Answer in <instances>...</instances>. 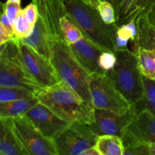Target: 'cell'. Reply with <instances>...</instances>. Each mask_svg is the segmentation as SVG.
I'll use <instances>...</instances> for the list:
<instances>
[{"label": "cell", "instance_id": "obj_1", "mask_svg": "<svg viewBox=\"0 0 155 155\" xmlns=\"http://www.w3.org/2000/svg\"><path fill=\"white\" fill-rule=\"evenodd\" d=\"M42 18L49 42L52 64L61 81L74 89L81 98L92 102L88 77L90 73L79 62L65 39L60 18L67 12L62 0H33Z\"/></svg>", "mask_w": 155, "mask_h": 155}, {"label": "cell", "instance_id": "obj_2", "mask_svg": "<svg viewBox=\"0 0 155 155\" xmlns=\"http://www.w3.org/2000/svg\"><path fill=\"white\" fill-rule=\"evenodd\" d=\"M39 102L68 122H95V107L62 81L35 92Z\"/></svg>", "mask_w": 155, "mask_h": 155}, {"label": "cell", "instance_id": "obj_3", "mask_svg": "<svg viewBox=\"0 0 155 155\" xmlns=\"http://www.w3.org/2000/svg\"><path fill=\"white\" fill-rule=\"evenodd\" d=\"M68 15L78 26L86 38L103 50L115 53L114 39L115 24H106L101 19L98 8L82 0H62Z\"/></svg>", "mask_w": 155, "mask_h": 155}, {"label": "cell", "instance_id": "obj_4", "mask_svg": "<svg viewBox=\"0 0 155 155\" xmlns=\"http://www.w3.org/2000/svg\"><path fill=\"white\" fill-rule=\"evenodd\" d=\"M0 56L19 63L42 87L61 81L49 59L39 54L21 39L0 45Z\"/></svg>", "mask_w": 155, "mask_h": 155}, {"label": "cell", "instance_id": "obj_5", "mask_svg": "<svg viewBox=\"0 0 155 155\" xmlns=\"http://www.w3.org/2000/svg\"><path fill=\"white\" fill-rule=\"evenodd\" d=\"M115 54L116 64L107 74L117 89L133 104L144 93L143 76L139 70L138 57L130 50L117 51Z\"/></svg>", "mask_w": 155, "mask_h": 155}, {"label": "cell", "instance_id": "obj_6", "mask_svg": "<svg viewBox=\"0 0 155 155\" xmlns=\"http://www.w3.org/2000/svg\"><path fill=\"white\" fill-rule=\"evenodd\" d=\"M92 102L95 109L126 114L133 104L117 89L107 74L92 73L88 77Z\"/></svg>", "mask_w": 155, "mask_h": 155}, {"label": "cell", "instance_id": "obj_7", "mask_svg": "<svg viewBox=\"0 0 155 155\" xmlns=\"http://www.w3.org/2000/svg\"><path fill=\"white\" fill-rule=\"evenodd\" d=\"M98 136L88 124L73 122L54 139L58 155H82L95 146Z\"/></svg>", "mask_w": 155, "mask_h": 155}, {"label": "cell", "instance_id": "obj_8", "mask_svg": "<svg viewBox=\"0 0 155 155\" xmlns=\"http://www.w3.org/2000/svg\"><path fill=\"white\" fill-rule=\"evenodd\" d=\"M14 131L29 155H58L54 141L44 136L27 116L12 118Z\"/></svg>", "mask_w": 155, "mask_h": 155}, {"label": "cell", "instance_id": "obj_9", "mask_svg": "<svg viewBox=\"0 0 155 155\" xmlns=\"http://www.w3.org/2000/svg\"><path fill=\"white\" fill-rule=\"evenodd\" d=\"M138 114L133 105L124 114L95 108V122L89 125L98 136L114 135L121 137L124 130L133 122Z\"/></svg>", "mask_w": 155, "mask_h": 155}, {"label": "cell", "instance_id": "obj_10", "mask_svg": "<svg viewBox=\"0 0 155 155\" xmlns=\"http://www.w3.org/2000/svg\"><path fill=\"white\" fill-rule=\"evenodd\" d=\"M25 116L44 136L53 141L72 124L60 118L40 102H38L30 109Z\"/></svg>", "mask_w": 155, "mask_h": 155}, {"label": "cell", "instance_id": "obj_11", "mask_svg": "<svg viewBox=\"0 0 155 155\" xmlns=\"http://www.w3.org/2000/svg\"><path fill=\"white\" fill-rule=\"evenodd\" d=\"M0 86H15L35 93L42 86L15 61L0 57Z\"/></svg>", "mask_w": 155, "mask_h": 155}, {"label": "cell", "instance_id": "obj_12", "mask_svg": "<svg viewBox=\"0 0 155 155\" xmlns=\"http://www.w3.org/2000/svg\"><path fill=\"white\" fill-rule=\"evenodd\" d=\"M71 50L77 60L88 72L102 73L98 66V60L104 51L86 36L74 43L70 44Z\"/></svg>", "mask_w": 155, "mask_h": 155}, {"label": "cell", "instance_id": "obj_13", "mask_svg": "<svg viewBox=\"0 0 155 155\" xmlns=\"http://www.w3.org/2000/svg\"><path fill=\"white\" fill-rule=\"evenodd\" d=\"M0 155H29L14 131L12 118H0Z\"/></svg>", "mask_w": 155, "mask_h": 155}, {"label": "cell", "instance_id": "obj_14", "mask_svg": "<svg viewBox=\"0 0 155 155\" xmlns=\"http://www.w3.org/2000/svg\"><path fill=\"white\" fill-rule=\"evenodd\" d=\"M127 129L142 142L155 143V114L149 110L138 114Z\"/></svg>", "mask_w": 155, "mask_h": 155}, {"label": "cell", "instance_id": "obj_15", "mask_svg": "<svg viewBox=\"0 0 155 155\" xmlns=\"http://www.w3.org/2000/svg\"><path fill=\"white\" fill-rule=\"evenodd\" d=\"M154 4L155 0H120L116 12L115 25L119 27L146 14Z\"/></svg>", "mask_w": 155, "mask_h": 155}, {"label": "cell", "instance_id": "obj_16", "mask_svg": "<svg viewBox=\"0 0 155 155\" xmlns=\"http://www.w3.org/2000/svg\"><path fill=\"white\" fill-rule=\"evenodd\" d=\"M137 24V38L136 42L131 43V49L137 55L139 48L154 51L155 49V27L150 24L146 14L140 15L136 18Z\"/></svg>", "mask_w": 155, "mask_h": 155}, {"label": "cell", "instance_id": "obj_17", "mask_svg": "<svg viewBox=\"0 0 155 155\" xmlns=\"http://www.w3.org/2000/svg\"><path fill=\"white\" fill-rule=\"evenodd\" d=\"M21 40L39 54L50 60L51 51L49 42L47 36L46 29L39 15L37 21L33 27V30L31 34L27 37L21 39Z\"/></svg>", "mask_w": 155, "mask_h": 155}, {"label": "cell", "instance_id": "obj_18", "mask_svg": "<svg viewBox=\"0 0 155 155\" xmlns=\"http://www.w3.org/2000/svg\"><path fill=\"white\" fill-rule=\"evenodd\" d=\"M39 102L36 96L15 101L0 102V118H14L24 116Z\"/></svg>", "mask_w": 155, "mask_h": 155}, {"label": "cell", "instance_id": "obj_19", "mask_svg": "<svg viewBox=\"0 0 155 155\" xmlns=\"http://www.w3.org/2000/svg\"><path fill=\"white\" fill-rule=\"evenodd\" d=\"M95 146L100 155H124V154L123 140L118 136H98Z\"/></svg>", "mask_w": 155, "mask_h": 155}, {"label": "cell", "instance_id": "obj_20", "mask_svg": "<svg viewBox=\"0 0 155 155\" xmlns=\"http://www.w3.org/2000/svg\"><path fill=\"white\" fill-rule=\"evenodd\" d=\"M143 95L133 105L139 113L144 110H149L155 114V80L143 77Z\"/></svg>", "mask_w": 155, "mask_h": 155}, {"label": "cell", "instance_id": "obj_21", "mask_svg": "<svg viewBox=\"0 0 155 155\" xmlns=\"http://www.w3.org/2000/svg\"><path fill=\"white\" fill-rule=\"evenodd\" d=\"M121 139L124 147V155H149L148 143L138 139L127 128L124 130Z\"/></svg>", "mask_w": 155, "mask_h": 155}, {"label": "cell", "instance_id": "obj_22", "mask_svg": "<svg viewBox=\"0 0 155 155\" xmlns=\"http://www.w3.org/2000/svg\"><path fill=\"white\" fill-rule=\"evenodd\" d=\"M140 72L143 77L155 80V53L151 50L139 48L137 54Z\"/></svg>", "mask_w": 155, "mask_h": 155}, {"label": "cell", "instance_id": "obj_23", "mask_svg": "<svg viewBox=\"0 0 155 155\" xmlns=\"http://www.w3.org/2000/svg\"><path fill=\"white\" fill-rule=\"evenodd\" d=\"M60 24L64 36L69 45L77 42L85 36L78 26L68 16V12L61 17Z\"/></svg>", "mask_w": 155, "mask_h": 155}, {"label": "cell", "instance_id": "obj_24", "mask_svg": "<svg viewBox=\"0 0 155 155\" xmlns=\"http://www.w3.org/2000/svg\"><path fill=\"white\" fill-rule=\"evenodd\" d=\"M34 92L29 89L15 86H0V102L15 101L34 97Z\"/></svg>", "mask_w": 155, "mask_h": 155}, {"label": "cell", "instance_id": "obj_25", "mask_svg": "<svg viewBox=\"0 0 155 155\" xmlns=\"http://www.w3.org/2000/svg\"><path fill=\"white\" fill-rule=\"evenodd\" d=\"M33 27L34 26H32L26 18L24 9H21L13 24L14 33L16 39H24L30 36L33 32Z\"/></svg>", "mask_w": 155, "mask_h": 155}, {"label": "cell", "instance_id": "obj_26", "mask_svg": "<svg viewBox=\"0 0 155 155\" xmlns=\"http://www.w3.org/2000/svg\"><path fill=\"white\" fill-rule=\"evenodd\" d=\"M98 10L101 19L106 24H115L117 18L113 5L108 2L100 1L98 5Z\"/></svg>", "mask_w": 155, "mask_h": 155}, {"label": "cell", "instance_id": "obj_27", "mask_svg": "<svg viewBox=\"0 0 155 155\" xmlns=\"http://www.w3.org/2000/svg\"><path fill=\"white\" fill-rule=\"evenodd\" d=\"M116 61L117 57L114 52L104 51L99 57L98 66L103 74H107L114 67Z\"/></svg>", "mask_w": 155, "mask_h": 155}, {"label": "cell", "instance_id": "obj_28", "mask_svg": "<svg viewBox=\"0 0 155 155\" xmlns=\"http://www.w3.org/2000/svg\"><path fill=\"white\" fill-rule=\"evenodd\" d=\"M2 12L7 15L9 21L13 26L17 16L21 9V2L7 1L5 3H2Z\"/></svg>", "mask_w": 155, "mask_h": 155}, {"label": "cell", "instance_id": "obj_29", "mask_svg": "<svg viewBox=\"0 0 155 155\" xmlns=\"http://www.w3.org/2000/svg\"><path fill=\"white\" fill-rule=\"evenodd\" d=\"M24 12L28 22L32 26H34L39 18V10L36 5L32 2L24 9Z\"/></svg>", "mask_w": 155, "mask_h": 155}, {"label": "cell", "instance_id": "obj_30", "mask_svg": "<svg viewBox=\"0 0 155 155\" xmlns=\"http://www.w3.org/2000/svg\"><path fill=\"white\" fill-rule=\"evenodd\" d=\"M130 40H125L116 35V32L114 34V42L115 47V52L117 51H126V50H130L128 48V43Z\"/></svg>", "mask_w": 155, "mask_h": 155}, {"label": "cell", "instance_id": "obj_31", "mask_svg": "<svg viewBox=\"0 0 155 155\" xmlns=\"http://www.w3.org/2000/svg\"><path fill=\"white\" fill-rule=\"evenodd\" d=\"M146 16L150 24L155 27V4L153 5L149 10L146 12Z\"/></svg>", "mask_w": 155, "mask_h": 155}, {"label": "cell", "instance_id": "obj_32", "mask_svg": "<svg viewBox=\"0 0 155 155\" xmlns=\"http://www.w3.org/2000/svg\"><path fill=\"white\" fill-rule=\"evenodd\" d=\"M82 155H100L99 152L98 151V150L96 149L95 146L92 147V148H89L86 151H85L83 153Z\"/></svg>", "mask_w": 155, "mask_h": 155}, {"label": "cell", "instance_id": "obj_33", "mask_svg": "<svg viewBox=\"0 0 155 155\" xmlns=\"http://www.w3.org/2000/svg\"><path fill=\"white\" fill-rule=\"evenodd\" d=\"M83 2H86V4L92 6V7L98 8V5L99 4L100 0H82Z\"/></svg>", "mask_w": 155, "mask_h": 155}, {"label": "cell", "instance_id": "obj_34", "mask_svg": "<svg viewBox=\"0 0 155 155\" xmlns=\"http://www.w3.org/2000/svg\"><path fill=\"white\" fill-rule=\"evenodd\" d=\"M148 143V150L149 155H155V143L147 142Z\"/></svg>", "mask_w": 155, "mask_h": 155}, {"label": "cell", "instance_id": "obj_35", "mask_svg": "<svg viewBox=\"0 0 155 155\" xmlns=\"http://www.w3.org/2000/svg\"><path fill=\"white\" fill-rule=\"evenodd\" d=\"M100 1H106V2H110V4L113 5L114 8V9H115V12H116L117 10L118 7H119L120 2V0H100Z\"/></svg>", "mask_w": 155, "mask_h": 155}, {"label": "cell", "instance_id": "obj_36", "mask_svg": "<svg viewBox=\"0 0 155 155\" xmlns=\"http://www.w3.org/2000/svg\"><path fill=\"white\" fill-rule=\"evenodd\" d=\"M10 2H21V0H8Z\"/></svg>", "mask_w": 155, "mask_h": 155}, {"label": "cell", "instance_id": "obj_37", "mask_svg": "<svg viewBox=\"0 0 155 155\" xmlns=\"http://www.w3.org/2000/svg\"><path fill=\"white\" fill-rule=\"evenodd\" d=\"M154 53H155V49H154Z\"/></svg>", "mask_w": 155, "mask_h": 155}]
</instances>
